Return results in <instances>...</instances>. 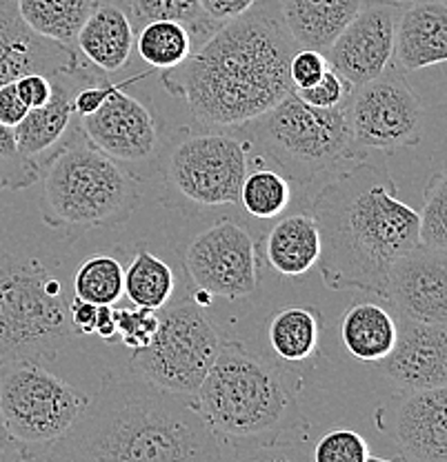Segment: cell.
<instances>
[{
	"label": "cell",
	"instance_id": "obj_1",
	"mask_svg": "<svg viewBox=\"0 0 447 462\" xmlns=\"http://www.w3.org/2000/svg\"><path fill=\"white\" fill-rule=\"evenodd\" d=\"M296 51L278 0H258L223 23L185 62L163 71L167 94L185 100L196 125L240 127L294 91L290 58Z\"/></svg>",
	"mask_w": 447,
	"mask_h": 462
},
{
	"label": "cell",
	"instance_id": "obj_2",
	"mask_svg": "<svg viewBox=\"0 0 447 462\" xmlns=\"http://www.w3.org/2000/svg\"><path fill=\"white\" fill-rule=\"evenodd\" d=\"M42 462H225V454L194 398L105 374Z\"/></svg>",
	"mask_w": 447,
	"mask_h": 462
},
{
	"label": "cell",
	"instance_id": "obj_3",
	"mask_svg": "<svg viewBox=\"0 0 447 462\" xmlns=\"http://www.w3.org/2000/svg\"><path fill=\"white\" fill-rule=\"evenodd\" d=\"M310 214L319 227V269L328 289H357L386 300L389 269L418 245V211L398 199L387 162H354L321 187Z\"/></svg>",
	"mask_w": 447,
	"mask_h": 462
},
{
	"label": "cell",
	"instance_id": "obj_4",
	"mask_svg": "<svg viewBox=\"0 0 447 462\" xmlns=\"http://www.w3.org/2000/svg\"><path fill=\"white\" fill-rule=\"evenodd\" d=\"M298 389L281 365L240 340H223L214 365L191 393L219 440H272L296 418Z\"/></svg>",
	"mask_w": 447,
	"mask_h": 462
},
{
	"label": "cell",
	"instance_id": "obj_5",
	"mask_svg": "<svg viewBox=\"0 0 447 462\" xmlns=\"http://www.w3.org/2000/svg\"><path fill=\"white\" fill-rule=\"evenodd\" d=\"M41 214L56 231H88L127 223L143 196L136 171L96 149L76 125L41 167Z\"/></svg>",
	"mask_w": 447,
	"mask_h": 462
},
{
	"label": "cell",
	"instance_id": "obj_6",
	"mask_svg": "<svg viewBox=\"0 0 447 462\" xmlns=\"http://www.w3.org/2000/svg\"><path fill=\"white\" fill-rule=\"evenodd\" d=\"M59 263L38 254H0V367L51 363L74 340L70 293Z\"/></svg>",
	"mask_w": 447,
	"mask_h": 462
},
{
	"label": "cell",
	"instance_id": "obj_7",
	"mask_svg": "<svg viewBox=\"0 0 447 462\" xmlns=\"http://www.w3.org/2000/svg\"><path fill=\"white\" fill-rule=\"evenodd\" d=\"M252 144L240 127L182 129L158 153L161 202L187 216L240 207Z\"/></svg>",
	"mask_w": 447,
	"mask_h": 462
},
{
	"label": "cell",
	"instance_id": "obj_8",
	"mask_svg": "<svg viewBox=\"0 0 447 462\" xmlns=\"http://www.w3.org/2000/svg\"><path fill=\"white\" fill-rule=\"evenodd\" d=\"M240 132L252 149L303 189L365 161L352 143L345 107H312L294 91L252 123L240 125Z\"/></svg>",
	"mask_w": 447,
	"mask_h": 462
},
{
	"label": "cell",
	"instance_id": "obj_9",
	"mask_svg": "<svg viewBox=\"0 0 447 462\" xmlns=\"http://www.w3.org/2000/svg\"><path fill=\"white\" fill-rule=\"evenodd\" d=\"M220 343L223 338L203 307L187 296L158 311L156 334L147 346L132 351L129 369L154 387L191 396L214 365Z\"/></svg>",
	"mask_w": 447,
	"mask_h": 462
},
{
	"label": "cell",
	"instance_id": "obj_10",
	"mask_svg": "<svg viewBox=\"0 0 447 462\" xmlns=\"http://www.w3.org/2000/svg\"><path fill=\"white\" fill-rule=\"evenodd\" d=\"M89 396L38 363L0 367V416L9 436L32 449L54 445L79 420Z\"/></svg>",
	"mask_w": 447,
	"mask_h": 462
},
{
	"label": "cell",
	"instance_id": "obj_11",
	"mask_svg": "<svg viewBox=\"0 0 447 462\" xmlns=\"http://www.w3.org/2000/svg\"><path fill=\"white\" fill-rule=\"evenodd\" d=\"M343 107L354 147L365 158L369 152L414 147L425 136V105L394 65L354 87Z\"/></svg>",
	"mask_w": 447,
	"mask_h": 462
},
{
	"label": "cell",
	"instance_id": "obj_12",
	"mask_svg": "<svg viewBox=\"0 0 447 462\" xmlns=\"http://www.w3.org/2000/svg\"><path fill=\"white\" fill-rule=\"evenodd\" d=\"M185 273L194 293L243 300L258 289V245L234 218H220L185 249Z\"/></svg>",
	"mask_w": 447,
	"mask_h": 462
},
{
	"label": "cell",
	"instance_id": "obj_13",
	"mask_svg": "<svg viewBox=\"0 0 447 462\" xmlns=\"http://www.w3.org/2000/svg\"><path fill=\"white\" fill-rule=\"evenodd\" d=\"M127 83L112 85L103 103L88 116L79 118V129L85 138L114 161L129 165H147L158 161L163 149V129L156 112L132 94H125Z\"/></svg>",
	"mask_w": 447,
	"mask_h": 462
},
{
	"label": "cell",
	"instance_id": "obj_14",
	"mask_svg": "<svg viewBox=\"0 0 447 462\" xmlns=\"http://www.w3.org/2000/svg\"><path fill=\"white\" fill-rule=\"evenodd\" d=\"M401 9V5L381 0L363 3L325 51L331 69L352 87L369 83L389 69L394 65V29Z\"/></svg>",
	"mask_w": 447,
	"mask_h": 462
},
{
	"label": "cell",
	"instance_id": "obj_15",
	"mask_svg": "<svg viewBox=\"0 0 447 462\" xmlns=\"http://www.w3.org/2000/svg\"><path fill=\"white\" fill-rule=\"evenodd\" d=\"M378 422L405 462H447V389H401L378 409Z\"/></svg>",
	"mask_w": 447,
	"mask_h": 462
},
{
	"label": "cell",
	"instance_id": "obj_16",
	"mask_svg": "<svg viewBox=\"0 0 447 462\" xmlns=\"http://www.w3.org/2000/svg\"><path fill=\"white\" fill-rule=\"evenodd\" d=\"M386 300L398 316L421 322H447V252L416 245L392 264Z\"/></svg>",
	"mask_w": 447,
	"mask_h": 462
},
{
	"label": "cell",
	"instance_id": "obj_17",
	"mask_svg": "<svg viewBox=\"0 0 447 462\" xmlns=\"http://www.w3.org/2000/svg\"><path fill=\"white\" fill-rule=\"evenodd\" d=\"M100 74H105V71L96 69L85 58L74 69L54 74L51 76L54 94H51L50 103L45 107L30 109L25 118L14 127L18 149L38 167H42L54 156L56 149L67 141V136L79 125V116L74 109L76 91Z\"/></svg>",
	"mask_w": 447,
	"mask_h": 462
},
{
	"label": "cell",
	"instance_id": "obj_18",
	"mask_svg": "<svg viewBox=\"0 0 447 462\" xmlns=\"http://www.w3.org/2000/svg\"><path fill=\"white\" fill-rule=\"evenodd\" d=\"M394 349L381 369L401 389H434L447 384V329L439 322L396 318Z\"/></svg>",
	"mask_w": 447,
	"mask_h": 462
},
{
	"label": "cell",
	"instance_id": "obj_19",
	"mask_svg": "<svg viewBox=\"0 0 447 462\" xmlns=\"http://www.w3.org/2000/svg\"><path fill=\"white\" fill-rule=\"evenodd\" d=\"M80 60L83 56L76 47L33 33L23 23L16 0H0V87L25 74H61L74 69Z\"/></svg>",
	"mask_w": 447,
	"mask_h": 462
},
{
	"label": "cell",
	"instance_id": "obj_20",
	"mask_svg": "<svg viewBox=\"0 0 447 462\" xmlns=\"http://www.w3.org/2000/svg\"><path fill=\"white\" fill-rule=\"evenodd\" d=\"M447 60L445 0H416L398 14L394 29V67L421 71Z\"/></svg>",
	"mask_w": 447,
	"mask_h": 462
},
{
	"label": "cell",
	"instance_id": "obj_21",
	"mask_svg": "<svg viewBox=\"0 0 447 462\" xmlns=\"http://www.w3.org/2000/svg\"><path fill=\"white\" fill-rule=\"evenodd\" d=\"M134 23L120 3H98L76 36L79 54L105 74H116L129 62L134 51Z\"/></svg>",
	"mask_w": 447,
	"mask_h": 462
},
{
	"label": "cell",
	"instance_id": "obj_22",
	"mask_svg": "<svg viewBox=\"0 0 447 462\" xmlns=\"http://www.w3.org/2000/svg\"><path fill=\"white\" fill-rule=\"evenodd\" d=\"M365 0H278L281 21L296 50L328 51Z\"/></svg>",
	"mask_w": 447,
	"mask_h": 462
},
{
	"label": "cell",
	"instance_id": "obj_23",
	"mask_svg": "<svg viewBox=\"0 0 447 462\" xmlns=\"http://www.w3.org/2000/svg\"><path fill=\"white\" fill-rule=\"evenodd\" d=\"M321 236L310 211L285 216L269 229L265 260L281 276H303L319 264Z\"/></svg>",
	"mask_w": 447,
	"mask_h": 462
},
{
	"label": "cell",
	"instance_id": "obj_24",
	"mask_svg": "<svg viewBox=\"0 0 447 462\" xmlns=\"http://www.w3.org/2000/svg\"><path fill=\"white\" fill-rule=\"evenodd\" d=\"M340 343L352 358L363 363H381L394 349L398 322L383 305L354 302L340 316Z\"/></svg>",
	"mask_w": 447,
	"mask_h": 462
},
{
	"label": "cell",
	"instance_id": "obj_25",
	"mask_svg": "<svg viewBox=\"0 0 447 462\" xmlns=\"http://www.w3.org/2000/svg\"><path fill=\"white\" fill-rule=\"evenodd\" d=\"M323 314L316 307H283L267 318V345L276 360L303 365L321 349Z\"/></svg>",
	"mask_w": 447,
	"mask_h": 462
},
{
	"label": "cell",
	"instance_id": "obj_26",
	"mask_svg": "<svg viewBox=\"0 0 447 462\" xmlns=\"http://www.w3.org/2000/svg\"><path fill=\"white\" fill-rule=\"evenodd\" d=\"M174 289V269L165 260L154 256L145 243L134 245L132 260L125 267L123 296H127L134 307L161 311L172 300Z\"/></svg>",
	"mask_w": 447,
	"mask_h": 462
},
{
	"label": "cell",
	"instance_id": "obj_27",
	"mask_svg": "<svg viewBox=\"0 0 447 462\" xmlns=\"http://www.w3.org/2000/svg\"><path fill=\"white\" fill-rule=\"evenodd\" d=\"M23 23L38 36L76 47V36L94 5L89 0H16Z\"/></svg>",
	"mask_w": 447,
	"mask_h": 462
},
{
	"label": "cell",
	"instance_id": "obj_28",
	"mask_svg": "<svg viewBox=\"0 0 447 462\" xmlns=\"http://www.w3.org/2000/svg\"><path fill=\"white\" fill-rule=\"evenodd\" d=\"M138 56L152 69L167 71L179 67L194 51V38L190 29L176 21H152L145 23L138 32L136 41Z\"/></svg>",
	"mask_w": 447,
	"mask_h": 462
},
{
	"label": "cell",
	"instance_id": "obj_29",
	"mask_svg": "<svg viewBox=\"0 0 447 462\" xmlns=\"http://www.w3.org/2000/svg\"><path fill=\"white\" fill-rule=\"evenodd\" d=\"M123 278L125 267L118 258L109 254L91 256L71 276V298L91 305H116L123 298Z\"/></svg>",
	"mask_w": 447,
	"mask_h": 462
},
{
	"label": "cell",
	"instance_id": "obj_30",
	"mask_svg": "<svg viewBox=\"0 0 447 462\" xmlns=\"http://www.w3.org/2000/svg\"><path fill=\"white\" fill-rule=\"evenodd\" d=\"M132 23L145 25L152 21H176L190 29L194 45L205 42L220 25L211 23L199 0H125Z\"/></svg>",
	"mask_w": 447,
	"mask_h": 462
},
{
	"label": "cell",
	"instance_id": "obj_31",
	"mask_svg": "<svg viewBox=\"0 0 447 462\" xmlns=\"http://www.w3.org/2000/svg\"><path fill=\"white\" fill-rule=\"evenodd\" d=\"M292 202L290 180L278 170L256 167L247 171L240 187V207L245 214L258 220H272L281 216Z\"/></svg>",
	"mask_w": 447,
	"mask_h": 462
},
{
	"label": "cell",
	"instance_id": "obj_32",
	"mask_svg": "<svg viewBox=\"0 0 447 462\" xmlns=\"http://www.w3.org/2000/svg\"><path fill=\"white\" fill-rule=\"evenodd\" d=\"M418 245L447 252V176L443 167L430 173L425 200L418 211Z\"/></svg>",
	"mask_w": 447,
	"mask_h": 462
},
{
	"label": "cell",
	"instance_id": "obj_33",
	"mask_svg": "<svg viewBox=\"0 0 447 462\" xmlns=\"http://www.w3.org/2000/svg\"><path fill=\"white\" fill-rule=\"evenodd\" d=\"M41 167L18 149L12 127L0 125V191H21L36 185Z\"/></svg>",
	"mask_w": 447,
	"mask_h": 462
},
{
	"label": "cell",
	"instance_id": "obj_34",
	"mask_svg": "<svg viewBox=\"0 0 447 462\" xmlns=\"http://www.w3.org/2000/svg\"><path fill=\"white\" fill-rule=\"evenodd\" d=\"M369 445L359 431L354 430H331L319 438L312 462H368Z\"/></svg>",
	"mask_w": 447,
	"mask_h": 462
},
{
	"label": "cell",
	"instance_id": "obj_35",
	"mask_svg": "<svg viewBox=\"0 0 447 462\" xmlns=\"http://www.w3.org/2000/svg\"><path fill=\"white\" fill-rule=\"evenodd\" d=\"M114 311H116L118 343L132 351L147 346L158 329V311L145 307H134V310L114 307Z\"/></svg>",
	"mask_w": 447,
	"mask_h": 462
},
{
	"label": "cell",
	"instance_id": "obj_36",
	"mask_svg": "<svg viewBox=\"0 0 447 462\" xmlns=\"http://www.w3.org/2000/svg\"><path fill=\"white\" fill-rule=\"evenodd\" d=\"M225 462H312V454L298 445H281L274 440L238 442L232 458Z\"/></svg>",
	"mask_w": 447,
	"mask_h": 462
},
{
	"label": "cell",
	"instance_id": "obj_37",
	"mask_svg": "<svg viewBox=\"0 0 447 462\" xmlns=\"http://www.w3.org/2000/svg\"><path fill=\"white\" fill-rule=\"evenodd\" d=\"M352 89L354 87L345 79H340V76L330 67L323 74V79L316 80L314 85L305 87V89H294V94L303 100V103L312 105V107L336 109L343 107V105L348 103Z\"/></svg>",
	"mask_w": 447,
	"mask_h": 462
},
{
	"label": "cell",
	"instance_id": "obj_38",
	"mask_svg": "<svg viewBox=\"0 0 447 462\" xmlns=\"http://www.w3.org/2000/svg\"><path fill=\"white\" fill-rule=\"evenodd\" d=\"M330 69V62L323 51L316 50H296L290 58V80L294 89H305L323 79Z\"/></svg>",
	"mask_w": 447,
	"mask_h": 462
},
{
	"label": "cell",
	"instance_id": "obj_39",
	"mask_svg": "<svg viewBox=\"0 0 447 462\" xmlns=\"http://www.w3.org/2000/svg\"><path fill=\"white\" fill-rule=\"evenodd\" d=\"M14 85H16L18 96H21L27 109L45 107L50 103L51 94H54V80H51V76L45 74H25L14 80Z\"/></svg>",
	"mask_w": 447,
	"mask_h": 462
},
{
	"label": "cell",
	"instance_id": "obj_40",
	"mask_svg": "<svg viewBox=\"0 0 447 462\" xmlns=\"http://www.w3.org/2000/svg\"><path fill=\"white\" fill-rule=\"evenodd\" d=\"M199 3H200V9H203V14L211 23L223 25V23L234 21V18L243 16L245 12H249L258 0H199Z\"/></svg>",
	"mask_w": 447,
	"mask_h": 462
},
{
	"label": "cell",
	"instance_id": "obj_41",
	"mask_svg": "<svg viewBox=\"0 0 447 462\" xmlns=\"http://www.w3.org/2000/svg\"><path fill=\"white\" fill-rule=\"evenodd\" d=\"M30 109L25 107V103L18 96L16 85L7 83L0 87V125L5 127H16L23 118H25Z\"/></svg>",
	"mask_w": 447,
	"mask_h": 462
},
{
	"label": "cell",
	"instance_id": "obj_42",
	"mask_svg": "<svg viewBox=\"0 0 447 462\" xmlns=\"http://www.w3.org/2000/svg\"><path fill=\"white\" fill-rule=\"evenodd\" d=\"M96 314H98V305H91V302L74 300L70 302V322L71 329L76 336H89L94 334L96 327Z\"/></svg>",
	"mask_w": 447,
	"mask_h": 462
},
{
	"label": "cell",
	"instance_id": "obj_43",
	"mask_svg": "<svg viewBox=\"0 0 447 462\" xmlns=\"http://www.w3.org/2000/svg\"><path fill=\"white\" fill-rule=\"evenodd\" d=\"M114 307H116V305H98V314H96L94 334L107 345L118 343L116 311H114Z\"/></svg>",
	"mask_w": 447,
	"mask_h": 462
},
{
	"label": "cell",
	"instance_id": "obj_44",
	"mask_svg": "<svg viewBox=\"0 0 447 462\" xmlns=\"http://www.w3.org/2000/svg\"><path fill=\"white\" fill-rule=\"evenodd\" d=\"M32 456L9 436L7 427H5L3 416H0V462H25Z\"/></svg>",
	"mask_w": 447,
	"mask_h": 462
},
{
	"label": "cell",
	"instance_id": "obj_45",
	"mask_svg": "<svg viewBox=\"0 0 447 462\" xmlns=\"http://www.w3.org/2000/svg\"><path fill=\"white\" fill-rule=\"evenodd\" d=\"M381 3H392V5H401V7H405V5L416 3V0H381Z\"/></svg>",
	"mask_w": 447,
	"mask_h": 462
},
{
	"label": "cell",
	"instance_id": "obj_46",
	"mask_svg": "<svg viewBox=\"0 0 447 462\" xmlns=\"http://www.w3.org/2000/svg\"><path fill=\"white\" fill-rule=\"evenodd\" d=\"M91 5H98V3H120V5H125V0H89Z\"/></svg>",
	"mask_w": 447,
	"mask_h": 462
},
{
	"label": "cell",
	"instance_id": "obj_47",
	"mask_svg": "<svg viewBox=\"0 0 447 462\" xmlns=\"http://www.w3.org/2000/svg\"><path fill=\"white\" fill-rule=\"evenodd\" d=\"M368 462H398V460H389V458H377V456H369Z\"/></svg>",
	"mask_w": 447,
	"mask_h": 462
}]
</instances>
